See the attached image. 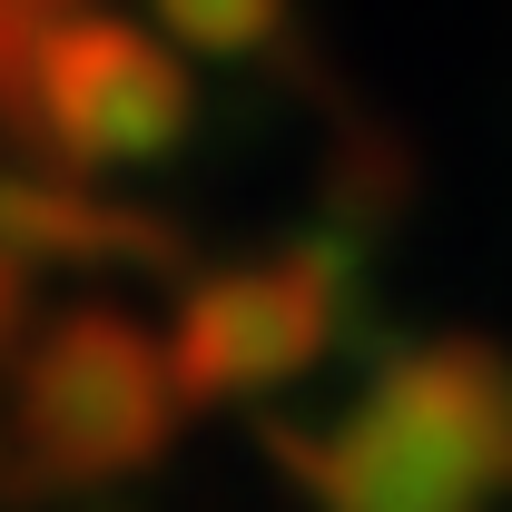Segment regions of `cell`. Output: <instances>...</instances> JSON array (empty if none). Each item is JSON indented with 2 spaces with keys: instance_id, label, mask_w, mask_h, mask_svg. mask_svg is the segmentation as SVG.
<instances>
[{
  "instance_id": "4",
  "label": "cell",
  "mask_w": 512,
  "mask_h": 512,
  "mask_svg": "<svg viewBox=\"0 0 512 512\" xmlns=\"http://www.w3.org/2000/svg\"><path fill=\"white\" fill-rule=\"evenodd\" d=\"M188 69L168 60L138 20L109 10H69L40 30L30 60V109H20V148L60 158V168H148L188 138Z\"/></svg>"
},
{
  "instance_id": "5",
  "label": "cell",
  "mask_w": 512,
  "mask_h": 512,
  "mask_svg": "<svg viewBox=\"0 0 512 512\" xmlns=\"http://www.w3.org/2000/svg\"><path fill=\"white\" fill-rule=\"evenodd\" d=\"M0 247L20 256L30 276L40 266H138V276H188V237L148 207L89 188V168L60 158H10L0 168Z\"/></svg>"
},
{
  "instance_id": "2",
  "label": "cell",
  "mask_w": 512,
  "mask_h": 512,
  "mask_svg": "<svg viewBox=\"0 0 512 512\" xmlns=\"http://www.w3.org/2000/svg\"><path fill=\"white\" fill-rule=\"evenodd\" d=\"M188 414L168 345L119 306H69L60 325L30 335L20 384H10V453L20 483H109L138 473Z\"/></svg>"
},
{
  "instance_id": "6",
  "label": "cell",
  "mask_w": 512,
  "mask_h": 512,
  "mask_svg": "<svg viewBox=\"0 0 512 512\" xmlns=\"http://www.w3.org/2000/svg\"><path fill=\"white\" fill-rule=\"evenodd\" d=\"M158 20L207 60H237V50H266L286 30V0H158Z\"/></svg>"
},
{
  "instance_id": "7",
  "label": "cell",
  "mask_w": 512,
  "mask_h": 512,
  "mask_svg": "<svg viewBox=\"0 0 512 512\" xmlns=\"http://www.w3.org/2000/svg\"><path fill=\"white\" fill-rule=\"evenodd\" d=\"M20 316H30V266H20V256L0 247V345L20 335Z\"/></svg>"
},
{
  "instance_id": "1",
  "label": "cell",
  "mask_w": 512,
  "mask_h": 512,
  "mask_svg": "<svg viewBox=\"0 0 512 512\" xmlns=\"http://www.w3.org/2000/svg\"><path fill=\"white\" fill-rule=\"evenodd\" d=\"M335 512H483L512 493V355L483 335L394 345L335 434H266Z\"/></svg>"
},
{
  "instance_id": "8",
  "label": "cell",
  "mask_w": 512,
  "mask_h": 512,
  "mask_svg": "<svg viewBox=\"0 0 512 512\" xmlns=\"http://www.w3.org/2000/svg\"><path fill=\"white\" fill-rule=\"evenodd\" d=\"M0 138H20V89H0Z\"/></svg>"
},
{
  "instance_id": "3",
  "label": "cell",
  "mask_w": 512,
  "mask_h": 512,
  "mask_svg": "<svg viewBox=\"0 0 512 512\" xmlns=\"http://www.w3.org/2000/svg\"><path fill=\"white\" fill-rule=\"evenodd\" d=\"M345 306H355V237H296L276 256L188 276L178 325H168V365H178L188 414L325 365V345L345 335Z\"/></svg>"
},
{
  "instance_id": "9",
  "label": "cell",
  "mask_w": 512,
  "mask_h": 512,
  "mask_svg": "<svg viewBox=\"0 0 512 512\" xmlns=\"http://www.w3.org/2000/svg\"><path fill=\"white\" fill-rule=\"evenodd\" d=\"M0 453H10V444H0Z\"/></svg>"
}]
</instances>
